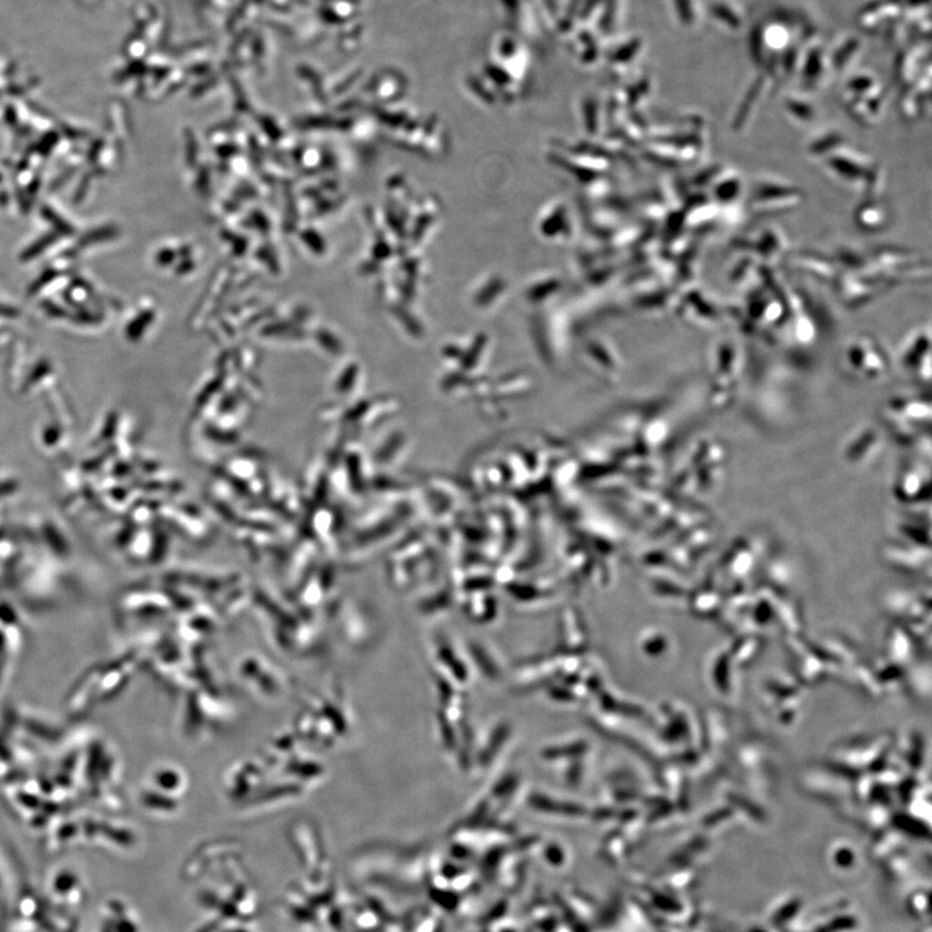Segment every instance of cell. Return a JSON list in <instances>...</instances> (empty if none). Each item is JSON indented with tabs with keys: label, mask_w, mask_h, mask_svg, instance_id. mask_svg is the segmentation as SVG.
I'll return each instance as SVG.
<instances>
[{
	"label": "cell",
	"mask_w": 932,
	"mask_h": 932,
	"mask_svg": "<svg viewBox=\"0 0 932 932\" xmlns=\"http://www.w3.org/2000/svg\"><path fill=\"white\" fill-rule=\"evenodd\" d=\"M886 419L894 432L901 437L912 439L913 434L923 425L930 426L931 411L929 402L921 398L898 397L890 399L886 410Z\"/></svg>",
	"instance_id": "obj_2"
},
{
	"label": "cell",
	"mask_w": 932,
	"mask_h": 932,
	"mask_svg": "<svg viewBox=\"0 0 932 932\" xmlns=\"http://www.w3.org/2000/svg\"><path fill=\"white\" fill-rule=\"evenodd\" d=\"M929 476L930 474H926V476L923 474L922 468L909 466L908 469L899 473L898 481H896V495L899 496L900 500L912 501V503L920 500L923 491H929Z\"/></svg>",
	"instance_id": "obj_5"
},
{
	"label": "cell",
	"mask_w": 932,
	"mask_h": 932,
	"mask_svg": "<svg viewBox=\"0 0 932 932\" xmlns=\"http://www.w3.org/2000/svg\"><path fill=\"white\" fill-rule=\"evenodd\" d=\"M843 360L851 375L869 382L882 380L892 366L885 347L870 336H859L848 342Z\"/></svg>",
	"instance_id": "obj_1"
},
{
	"label": "cell",
	"mask_w": 932,
	"mask_h": 932,
	"mask_svg": "<svg viewBox=\"0 0 932 932\" xmlns=\"http://www.w3.org/2000/svg\"><path fill=\"white\" fill-rule=\"evenodd\" d=\"M802 199L797 188L766 179L755 183L750 197V206L755 213H778V211L795 209Z\"/></svg>",
	"instance_id": "obj_3"
},
{
	"label": "cell",
	"mask_w": 932,
	"mask_h": 932,
	"mask_svg": "<svg viewBox=\"0 0 932 932\" xmlns=\"http://www.w3.org/2000/svg\"><path fill=\"white\" fill-rule=\"evenodd\" d=\"M908 375L929 384L931 378L930 329H918L901 346L898 360Z\"/></svg>",
	"instance_id": "obj_4"
},
{
	"label": "cell",
	"mask_w": 932,
	"mask_h": 932,
	"mask_svg": "<svg viewBox=\"0 0 932 932\" xmlns=\"http://www.w3.org/2000/svg\"><path fill=\"white\" fill-rule=\"evenodd\" d=\"M876 197H870L869 201L859 206L856 211V222L861 230L865 231H882L888 222V210L881 201L874 200Z\"/></svg>",
	"instance_id": "obj_6"
}]
</instances>
